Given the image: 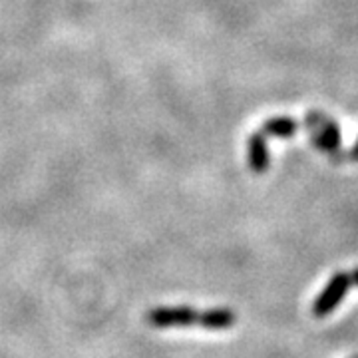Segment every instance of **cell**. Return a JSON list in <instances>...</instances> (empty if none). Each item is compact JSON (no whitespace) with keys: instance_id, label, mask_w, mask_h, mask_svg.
I'll list each match as a JSON object with an SVG mask.
<instances>
[{"instance_id":"cell-1","label":"cell","mask_w":358,"mask_h":358,"mask_svg":"<svg viewBox=\"0 0 358 358\" xmlns=\"http://www.w3.org/2000/svg\"><path fill=\"white\" fill-rule=\"evenodd\" d=\"M145 322L154 329H173L197 324L207 331H229L237 322L233 308H193V307H155L145 313Z\"/></svg>"},{"instance_id":"cell-2","label":"cell","mask_w":358,"mask_h":358,"mask_svg":"<svg viewBox=\"0 0 358 358\" xmlns=\"http://www.w3.org/2000/svg\"><path fill=\"white\" fill-rule=\"evenodd\" d=\"M305 128H307L308 138L315 143V148L320 150L322 154L329 155L334 164H341L345 159L341 129H338L336 122L331 115L317 112V110L307 112V115H305Z\"/></svg>"},{"instance_id":"cell-3","label":"cell","mask_w":358,"mask_h":358,"mask_svg":"<svg viewBox=\"0 0 358 358\" xmlns=\"http://www.w3.org/2000/svg\"><path fill=\"white\" fill-rule=\"evenodd\" d=\"M350 285H352L350 273H345V271L334 273L333 277H331V281L324 285V289L315 299V303H313V315L317 319L329 317L334 308L345 301V296L350 291Z\"/></svg>"},{"instance_id":"cell-4","label":"cell","mask_w":358,"mask_h":358,"mask_svg":"<svg viewBox=\"0 0 358 358\" xmlns=\"http://www.w3.org/2000/svg\"><path fill=\"white\" fill-rule=\"evenodd\" d=\"M247 159H249V167L251 171L261 176L268 169V164H271V155H268V143L267 136L257 129L249 136V141H247Z\"/></svg>"},{"instance_id":"cell-5","label":"cell","mask_w":358,"mask_h":358,"mask_svg":"<svg viewBox=\"0 0 358 358\" xmlns=\"http://www.w3.org/2000/svg\"><path fill=\"white\" fill-rule=\"evenodd\" d=\"M296 129H299V124L291 115H273L261 126V131L267 138H277V140H291L294 138Z\"/></svg>"},{"instance_id":"cell-6","label":"cell","mask_w":358,"mask_h":358,"mask_svg":"<svg viewBox=\"0 0 358 358\" xmlns=\"http://www.w3.org/2000/svg\"><path fill=\"white\" fill-rule=\"evenodd\" d=\"M346 157L350 159V162H358V138L355 140V143H352V148L348 150V154H346Z\"/></svg>"},{"instance_id":"cell-7","label":"cell","mask_w":358,"mask_h":358,"mask_svg":"<svg viewBox=\"0 0 358 358\" xmlns=\"http://www.w3.org/2000/svg\"><path fill=\"white\" fill-rule=\"evenodd\" d=\"M350 279H352V282H355V285H357V287H358V267L355 268L352 273H350Z\"/></svg>"},{"instance_id":"cell-8","label":"cell","mask_w":358,"mask_h":358,"mask_svg":"<svg viewBox=\"0 0 358 358\" xmlns=\"http://www.w3.org/2000/svg\"><path fill=\"white\" fill-rule=\"evenodd\" d=\"M350 358H358V357H350Z\"/></svg>"}]
</instances>
